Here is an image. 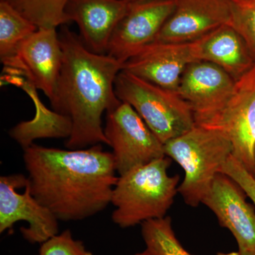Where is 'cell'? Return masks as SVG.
<instances>
[{"mask_svg": "<svg viewBox=\"0 0 255 255\" xmlns=\"http://www.w3.org/2000/svg\"><path fill=\"white\" fill-rule=\"evenodd\" d=\"M32 195L62 221H78L111 204L118 181L112 152L101 144L63 150L33 143L23 149Z\"/></svg>", "mask_w": 255, "mask_h": 255, "instance_id": "cell-1", "label": "cell"}, {"mask_svg": "<svg viewBox=\"0 0 255 255\" xmlns=\"http://www.w3.org/2000/svg\"><path fill=\"white\" fill-rule=\"evenodd\" d=\"M58 34L63 63L50 103L55 113L70 120L71 130L65 146L75 150L109 145L102 116L122 102L114 85L123 63L89 50L80 36L65 25Z\"/></svg>", "mask_w": 255, "mask_h": 255, "instance_id": "cell-2", "label": "cell"}, {"mask_svg": "<svg viewBox=\"0 0 255 255\" xmlns=\"http://www.w3.org/2000/svg\"><path fill=\"white\" fill-rule=\"evenodd\" d=\"M171 162L165 156L119 176L111 201L116 225L128 228L167 216L179 183V175L168 174Z\"/></svg>", "mask_w": 255, "mask_h": 255, "instance_id": "cell-3", "label": "cell"}, {"mask_svg": "<svg viewBox=\"0 0 255 255\" xmlns=\"http://www.w3.org/2000/svg\"><path fill=\"white\" fill-rule=\"evenodd\" d=\"M164 154L184 172L178 187L187 205L202 204L215 178L233 155L232 142L219 128L197 125L164 144Z\"/></svg>", "mask_w": 255, "mask_h": 255, "instance_id": "cell-4", "label": "cell"}, {"mask_svg": "<svg viewBox=\"0 0 255 255\" xmlns=\"http://www.w3.org/2000/svg\"><path fill=\"white\" fill-rule=\"evenodd\" d=\"M119 100L131 106L162 143L195 127L192 110L177 92L122 70L116 79Z\"/></svg>", "mask_w": 255, "mask_h": 255, "instance_id": "cell-5", "label": "cell"}, {"mask_svg": "<svg viewBox=\"0 0 255 255\" xmlns=\"http://www.w3.org/2000/svg\"><path fill=\"white\" fill-rule=\"evenodd\" d=\"M119 176L165 157L164 144L131 106L122 102L109 110L104 127Z\"/></svg>", "mask_w": 255, "mask_h": 255, "instance_id": "cell-6", "label": "cell"}, {"mask_svg": "<svg viewBox=\"0 0 255 255\" xmlns=\"http://www.w3.org/2000/svg\"><path fill=\"white\" fill-rule=\"evenodd\" d=\"M23 238L31 244L39 243L58 233V220L49 209L32 195L27 177L22 174L0 177V233L12 228L18 221Z\"/></svg>", "mask_w": 255, "mask_h": 255, "instance_id": "cell-7", "label": "cell"}, {"mask_svg": "<svg viewBox=\"0 0 255 255\" xmlns=\"http://www.w3.org/2000/svg\"><path fill=\"white\" fill-rule=\"evenodd\" d=\"M176 3L177 0H130L127 13L112 34L107 54L124 65L155 41Z\"/></svg>", "mask_w": 255, "mask_h": 255, "instance_id": "cell-8", "label": "cell"}, {"mask_svg": "<svg viewBox=\"0 0 255 255\" xmlns=\"http://www.w3.org/2000/svg\"><path fill=\"white\" fill-rule=\"evenodd\" d=\"M236 85L217 65L199 60L188 65L177 92L190 106L196 124L208 126L224 110Z\"/></svg>", "mask_w": 255, "mask_h": 255, "instance_id": "cell-9", "label": "cell"}, {"mask_svg": "<svg viewBox=\"0 0 255 255\" xmlns=\"http://www.w3.org/2000/svg\"><path fill=\"white\" fill-rule=\"evenodd\" d=\"M1 63L22 73L30 85L43 91L51 102L63 63L56 28H38L21 43L14 57Z\"/></svg>", "mask_w": 255, "mask_h": 255, "instance_id": "cell-10", "label": "cell"}, {"mask_svg": "<svg viewBox=\"0 0 255 255\" xmlns=\"http://www.w3.org/2000/svg\"><path fill=\"white\" fill-rule=\"evenodd\" d=\"M208 127L227 134L233 157L255 176V64L236 82L231 100Z\"/></svg>", "mask_w": 255, "mask_h": 255, "instance_id": "cell-11", "label": "cell"}, {"mask_svg": "<svg viewBox=\"0 0 255 255\" xmlns=\"http://www.w3.org/2000/svg\"><path fill=\"white\" fill-rule=\"evenodd\" d=\"M246 196L237 183L221 172L202 204L214 213L221 226L232 233L240 254L255 255V211Z\"/></svg>", "mask_w": 255, "mask_h": 255, "instance_id": "cell-12", "label": "cell"}, {"mask_svg": "<svg viewBox=\"0 0 255 255\" xmlns=\"http://www.w3.org/2000/svg\"><path fill=\"white\" fill-rule=\"evenodd\" d=\"M199 61L196 42L154 41L124 63L122 70L159 87L177 92L188 65Z\"/></svg>", "mask_w": 255, "mask_h": 255, "instance_id": "cell-13", "label": "cell"}, {"mask_svg": "<svg viewBox=\"0 0 255 255\" xmlns=\"http://www.w3.org/2000/svg\"><path fill=\"white\" fill-rule=\"evenodd\" d=\"M230 23V0H177L175 9L155 41H195Z\"/></svg>", "mask_w": 255, "mask_h": 255, "instance_id": "cell-14", "label": "cell"}, {"mask_svg": "<svg viewBox=\"0 0 255 255\" xmlns=\"http://www.w3.org/2000/svg\"><path fill=\"white\" fill-rule=\"evenodd\" d=\"M130 0H69L65 13L77 23L80 38L89 50L107 54L117 25L128 9Z\"/></svg>", "mask_w": 255, "mask_h": 255, "instance_id": "cell-15", "label": "cell"}, {"mask_svg": "<svg viewBox=\"0 0 255 255\" xmlns=\"http://www.w3.org/2000/svg\"><path fill=\"white\" fill-rule=\"evenodd\" d=\"M196 42L199 60L217 65L236 82L255 65L246 42L231 24L223 25Z\"/></svg>", "mask_w": 255, "mask_h": 255, "instance_id": "cell-16", "label": "cell"}, {"mask_svg": "<svg viewBox=\"0 0 255 255\" xmlns=\"http://www.w3.org/2000/svg\"><path fill=\"white\" fill-rule=\"evenodd\" d=\"M38 27L4 1H0V58H12L25 40Z\"/></svg>", "mask_w": 255, "mask_h": 255, "instance_id": "cell-17", "label": "cell"}, {"mask_svg": "<svg viewBox=\"0 0 255 255\" xmlns=\"http://www.w3.org/2000/svg\"><path fill=\"white\" fill-rule=\"evenodd\" d=\"M38 28H57L70 22L65 13L69 0H0Z\"/></svg>", "mask_w": 255, "mask_h": 255, "instance_id": "cell-18", "label": "cell"}, {"mask_svg": "<svg viewBox=\"0 0 255 255\" xmlns=\"http://www.w3.org/2000/svg\"><path fill=\"white\" fill-rule=\"evenodd\" d=\"M141 233L146 249L155 255H193L177 239L169 216L142 223Z\"/></svg>", "mask_w": 255, "mask_h": 255, "instance_id": "cell-19", "label": "cell"}, {"mask_svg": "<svg viewBox=\"0 0 255 255\" xmlns=\"http://www.w3.org/2000/svg\"><path fill=\"white\" fill-rule=\"evenodd\" d=\"M231 23L246 42L255 63V0H230Z\"/></svg>", "mask_w": 255, "mask_h": 255, "instance_id": "cell-20", "label": "cell"}, {"mask_svg": "<svg viewBox=\"0 0 255 255\" xmlns=\"http://www.w3.org/2000/svg\"><path fill=\"white\" fill-rule=\"evenodd\" d=\"M38 255H93L82 241L75 240L70 230L58 233L41 243Z\"/></svg>", "mask_w": 255, "mask_h": 255, "instance_id": "cell-21", "label": "cell"}, {"mask_svg": "<svg viewBox=\"0 0 255 255\" xmlns=\"http://www.w3.org/2000/svg\"><path fill=\"white\" fill-rule=\"evenodd\" d=\"M221 172L237 183L255 206V176L251 174L233 155L223 166Z\"/></svg>", "mask_w": 255, "mask_h": 255, "instance_id": "cell-22", "label": "cell"}, {"mask_svg": "<svg viewBox=\"0 0 255 255\" xmlns=\"http://www.w3.org/2000/svg\"><path fill=\"white\" fill-rule=\"evenodd\" d=\"M132 255H155L153 254V253H152V252L148 251V250L146 249V248H145V251L141 252V253H136V254H134Z\"/></svg>", "mask_w": 255, "mask_h": 255, "instance_id": "cell-23", "label": "cell"}, {"mask_svg": "<svg viewBox=\"0 0 255 255\" xmlns=\"http://www.w3.org/2000/svg\"><path fill=\"white\" fill-rule=\"evenodd\" d=\"M216 255H242L238 252H231V253H218Z\"/></svg>", "mask_w": 255, "mask_h": 255, "instance_id": "cell-24", "label": "cell"}, {"mask_svg": "<svg viewBox=\"0 0 255 255\" xmlns=\"http://www.w3.org/2000/svg\"><path fill=\"white\" fill-rule=\"evenodd\" d=\"M131 1H135V0H131Z\"/></svg>", "mask_w": 255, "mask_h": 255, "instance_id": "cell-25", "label": "cell"}, {"mask_svg": "<svg viewBox=\"0 0 255 255\" xmlns=\"http://www.w3.org/2000/svg\"></svg>", "mask_w": 255, "mask_h": 255, "instance_id": "cell-26", "label": "cell"}]
</instances>
